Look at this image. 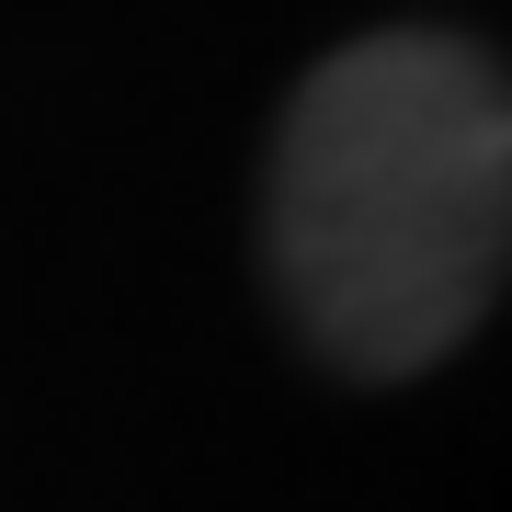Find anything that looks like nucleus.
I'll return each mask as SVG.
<instances>
[{
	"mask_svg": "<svg viewBox=\"0 0 512 512\" xmlns=\"http://www.w3.org/2000/svg\"><path fill=\"white\" fill-rule=\"evenodd\" d=\"M512 251V103L456 35H365L296 92L274 148V274L319 353L410 376L456 353Z\"/></svg>",
	"mask_w": 512,
	"mask_h": 512,
	"instance_id": "obj_1",
	"label": "nucleus"
}]
</instances>
